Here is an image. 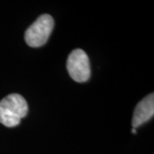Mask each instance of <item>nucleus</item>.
<instances>
[{"mask_svg": "<svg viewBox=\"0 0 154 154\" xmlns=\"http://www.w3.org/2000/svg\"><path fill=\"white\" fill-rule=\"evenodd\" d=\"M28 111V103L22 95L10 94L0 101V122L8 128L17 126Z\"/></svg>", "mask_w": 154, "mask_h": 154, "instance_id": "1", "label": "nucleus"}, {"mask_svg": "<svg viewBox=\"0 0 154 154\" xmlns=\"http://www.w3.org/2000/svg\"><path fill=\"white\" fill-rule=\"evenodd\" d=\"M54 20L51 16L45 14L38 17L27 29L25 33V41L31 47H39L46 43L52 29Z\"/></svg>", "mask_w": 154, "mask_h": 154, "instance_id": "2", "label": "nucleus"}, {"mask_svg": "<svg viewBox=\"0 0 154 154\" xmlns=\"http://www.w3.org/2000/svg\"><path fill=\"white\" fill-rule=\"evenodd\" d=\"M67 69L72 79L77 82H85L91 75L89 58L82 49L72 51L68 57Z\"/></svg>", "mask_w": 154, "mask_h": 154, "instance_id": "3", "label": "nucleus"}, {"mask_svg": "<svg viewBox=\"0 0 154 154\" xmlns=\"http://www.w3.org/2000/svg\"><path fill=\"white\" fill-rule=\"evenodd\" d=\"M154 115V94H151L139 102L133 115L132 125L136 128L149 121Z\"/></svg>", "mask_w": 154, "mask_h": 154, "instance_id": "4", "label": "nucleus"}, {"mask_svg": "<svg viewBox=\"0 0 154 154\" xmlns=\"http://www.w3.org/2000/svg\"><path fill=\"white\" fill-rule=\"evenodd\" d=\"M132 133H133V134H136V129L133 128H132Z\"/></svg>", "mask_w": 154, "mask_h": 154, "instance_id": "5", "label": "nucleus"}]
</instances>
